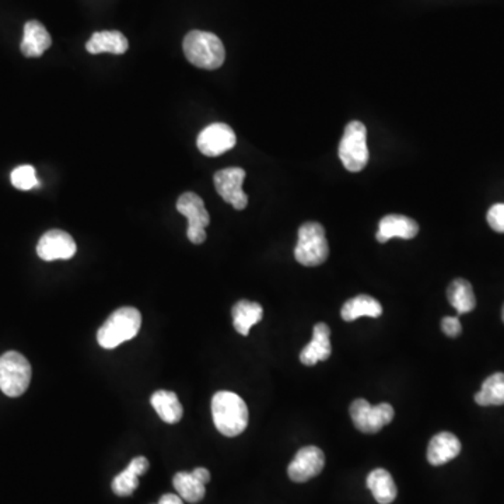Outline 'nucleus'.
Returning <instances> with one entry per match:
<instances>
[{
    "instance_id": "nucleus-1",
    "label": "nucleus",
    "mask_w": 504,
    "mask_h": 504,
    "mask_svg": "<svg viewBox=\"0 0 504 504\" xmlns=\"http://www.w3.org/2000/svg\"><path fill=\"white\" fill-rule=\"evenodd\" d=\"M212 416L216 429L226 437L241 435L248 426V408L236 392H216L212 398Z\"/></svg>"
},
{
    "instance_id": "nucleus-2",
    "label": "nucleus",
    "mask_w": 504,
    "mask_h": 504,
    "mask_svg": "<svg viewBox=\"0 0 504 504\" xmlns=\"http://www.w3.org/2000/svg\"><path fill=\"white\" fill-rule=\"evenodd\" d=\"M183 48L186 59L200 69H219L226 60L222 40L208 31H189L184 38Z\"/></svg>"
},
{
    "instance_id": "nucleus-3",
    "label": "nucleus",
    "mask_w": 504,
    "mask_h": 504,
    "mask_svg": "<svg viewBox=\"0 0 504 504\" xmlns=\"http://www.w3.org/2000/svg\"><path fill=\"white\" fill-rule=\"evenodd\" d=\"M142 327V315L135 307L115 310L97 332V342L104 349H115L123 342L138 335Z\"/></svg>"
},
{
    "instance_id": "nucleus-4",
    "label": "nucleus",
    "mask_w": 504,
    "mask_h": 504,
    "mask_svg": "<svg viewBox=\"0 0 504 504\" xmlns=\"http://www.w3.org/2000/svg\"><path fill=\"white\" fill-rule=\"evenodd\" d=\"M329 256L326 230L317 222H307L299 229V240L295 248V258L304 266H319Z\"/></svg>"
},
{
    "instance_id": "nucleus-5",
    "label": "nucleus",
    "mask_w": 504,
    "mask_h": 504,
    "mask_svg": "<svg viewBox=\"0 0 504 504\" xmlns=\"http://www.w3.org/2000/svg\"><path fill=\"white\" fill-rule=\"evenodd\" d=\"M31 365L21 353L6 352L0 356V390L7 397H21L31 382Z\"/></svg>"
},
{
    "instance_id": "nucleus-6",
    "label": "nucleus",
    "mask_w": 504,
    "mask_h": 504,
    "mask_svg": "<svg viewBox=\"0 0 504 504\" xmlns=\"http://www.w3.org/2000/svg\"><path fill=\"white\" fill-rule=\"evenodd\" d=\"M339 159L350 173H358L367 166V130L362 122L352 121L346 125L339 143Z\"/></svg>"
},
{
    "instance_id": "nucleus-7",
    "label": "nucleus",
    "mask_w": 504,
    "mask_h": 504,
    "mask_svg": "<svg viewBox=\"0 0 504 504\" xmlns=\"http://www.w3.org/2000/svg\"><path fill=\"white\" fill-rule=\"evenodd\" d=\"M349 412L355 428L367 435L382 430L395 415L394 408L387 402L373 406L366 399H355Z\"/></svg>"
},
{
    "instance_id": "nucleus-8",
    "label": "nucleus",
    "mask_w": 504,
    "mask_h": 504,
    "mask_svg": "<svg viewBox=\"0 0 504 504\" xmlns=\"http://www.w3.org/2000/svg\"><path fill=\"white\" fill-rule=\"evenodd\" d=\"M177 210L188 220L186 236L193 244L206 241V227L209 226L210 216L206 210L205 202L200 195L185 193L177 201Z\"/></svg>"
},
{
    "instance_id": "nucleus-9",
    "label": "nucleus",
    "mask_w": 504,
    "mask_h": 504,
    "mask_svg": "<svg viewBox=\"0 0 504 504\" xmlns=\"http://www.w3.org/2000/svg\"><path fill=\"white\" fill-rule=\"evenodd\" d=\"M246 179V171L240 167L220 169L215 174L216 191L224 202L237 210L246 209L248 206V196L242 191V183Z\"/></svg>"
},
{
    "instance_id": "nucleus-10",
    "label": "nucleus",
    "mask_w": 504,
    "mask_h": 504,
    "mask_svg": "<svg viewBox=\"0 0 504 504\" xmlns=\"http://www.w3.org/2000/svg\"><path fill=\"white\" fill-rule=\"evenodd\" d=\"M326 467V455L321 448L307 445L300 448L287 468V475L295 484H304L321 474Z\"/></svg>"
},
{
    "instance_id": "nucleus-11",
    "label": "nucleus",
    "mask_w": 504,
    "mask_h": 504,
    "mask_svg": "<svg viewBox=\"0 0 504 504\" xmlns=\"http://www.w3.org/2000/svg\"><path fill=\"white\" fill-rule=\"evenodd\" d=\"M236 143L237 137L234 130L222 122L206 126L196 140L200 152L208 157L220 156L236 146Z\"/></svg>"
},
{
    "instance_id": "nucleus-12",
    "label": "nucleus",
    "mask_w": 504,
    "mask_h": 504,
    "mask_svg": "<svg viewBox=\"0 0 504 504\" xmlns=\"http://www.w3.org/2000/svg\"><path fill=\"white\" fill-rule=\"evenodd\" d=\"M77 247L74 237L63 230H50L38 241L37 254L43 261L74 258Z\"/></svg>"
},
{
    "instance_id": "nucleus-13",
    "label": "nucleus",
    "mask_w": 504,
    "mask_h": 504,
    "mask_svg": "<svg viewBox=\"0 0 504 504\" xmlns=\"http://www.w3.org/2000/svg\"><path fill=\"white\" fill-rule=\"evenodd\" d=\"M331 353V329L326 322H319L312 331L311 342L300 353V362L304 366H314L328 360Z\"/></svg>"
},
{
    "instance_id": "nucleus-14",
    "label": "nucleus",
    "mask_w": 504,
    "mask_h": 504,
    "mask_svg": "<svg viewBox=\"0 0 504 504\" xmlns=\"http://www.w3.org/2000/svg\"><path fill=\"white\" fill-rule=\"evenodd\" d=\"M419 224L415 220L402 215H389L382 217L378 224L377 241L385 244L395 237L404 240L418 236Z\"/></svg>"
},
{
    "instance_id": "nucleus-15",
    "label": "nucleus",
    "mask_w": 504,
    "mask_h": 504,
    "mask_svg": "<svg viewBox=\"0 0 504 504\" xmlns=\"http://www.w3.org/2000/svg\"><path fill=\"white\" fill-rule=\"evenodd\" d=\"M461 453V441L448 431H441L431 438L428 447V461L435 467L447 464Z\"/></svg>"
},
{
    "instance_id": "nucleus-16",
    "label": "nucleus",
    "mask_w": 504,
    "mask_h": 504,
    "mask_svg": "<svg viewBox=\"0 0 504 504\" xmlns=\"http://www.w3.org/2000/svg\"><path fill=\"white\" fill-rule=\"evenodd\" d=\"M52 45V38L47 28L37 20L27 21L24 26L21 53L26 58H40Z\"/></svg>"
},
{
    "instance_id": "nucleus-17",
    "label": "nucleus",
    "mask_w": 504,
    "mask_h": 504,
    "mask_svg": "<svg viewBox=\"0 0 504 504\" xmlns=\"http://www.w3.org/2000/svg\"><path fill=\"white\" fill-rule=\"evenodd\" d=\"M149 461L146 457H135L121 474L114 478L113 491L116 496H130L139 486V476L146 474Z\"/></svg>"
},
{
    "instance_id": "nucleus-18",
    "label": "nucleus",
    "mask_w": 504,
    "mask_h": 504,
    "mask_svg": "<svg viewBox=\"0 0 504 504\" xmlns=\"http://www.w3.org/2000/svg\"><path fill=\"white\" fill-rule=\"evenodd\" d=\"M128 48H130V43L120 31H98V33H94L86 43L87 52L91 55L104 52L122 55Z\"/></svg>"
},
{
    "instance_id": "nucleus-19",
    "label": "nucleus",
    "mask_w": 504,
    "mask_h": 504,
    "mask_svg": "<svg viewBox=\"0 0 504 504\" xmlns=\"http://www.w3.org/2000/svg\"><path fill=\"white\" fill-rule=\"evenodd\" d=\"M382 314V304L374 297L367 295H356L353 299L348 300L341 310L342 319L346 322L355 321L360 317L378 319Z\"/></svg>"
},
{
    "instance_id": "nucleus-20",
    "label": "nucleus",
    "mask_w": 504,
    "mask_h": 504,
    "mask_svg": "<svg viewBox=\"0 0 504 504\" xmlns=\"http://www.w3.org/2000/svg\"><path fill=\"white\" fill-rule=\"evenodd\" d=\"M232 324L240 335L247 336L249 329L258 324L264 317L263 305L258 303L240 300L232 307Z\"/></svg>"
},
{
    "instance_id": "nucleus-21",
    "label": "nucleus",
    "mask_w": 504,
    "mask_h": 504,
    "mask_svg": "<svg viewBox=\"0 0 504 504\" xmlns=\"http://www.w3.org/2000/svg\"><path fill=\"white\" fill-rule=\"evenodd\" d=\"M150 404H152L154 411L157 412L160 419L166 421V423H169V425L178 423L181 418H183V405L179 404L178 397L173 391L159 390V391L153 392Z\"/></svg>"
},
{
    "instance_id": "nucleus-22",
    "label": "nucleus",
    "mask_w": 504,
    "mask_h": 504,
    "mask_svg": "<svg viewBox=\"0 0 504 504\" xmlns=\"http://www.w3.org/2000/svg\"><path fill=\"white\" fill-rule=\"evenodd\" d=\"M367 488L372 491L378 504H391L398 494V489L391 474L382 468H377L368 474Z\"/></svg>"
},
{
    "instance_id": "nucleus-23",
    "label": "nucleus",
    "mask_w": 504,
    "mask_h": 504,
    "mask_svg": "<svg viewBox=\"0 0 504 504\" xmlns=\"http://www.w3.org/2000/svg\"><path fill=\"white\" fill-rule=\"evenodd\" d=\"M447 299L458 314H467L476 307L474 289L471 283L465 279H455L454 282L448 286Z\"/></svg>"
},
{
    "instance_id": "nucleus-24",
    "label": "nucleus",
    "mask_w": 504,
    "mask_h": 504,
    "mask_svg": "<svg viewBox=\"0 0 504 504\" xmlns=\"http://www.w3.org/2000/svg\"><path fill=\"white\" fill-rule=\"evenodd\" d=\"M475 402L481 406L504 405V373H494L486 378L481 391L475 395Z\"/></svg>"
},
{
    "instance_id": "nucleus-25",
    "label": "nucleus",
    "mask_w": 504,
    "mask_h": 504,
    "mask_svg": "<svg viewBox=\"0 0 504 504\" xmlns=\"http://www.w3.org/2000/svg\"><path fill=\"white\" fill-rule=\"evenodd\" d=\"M173 484L179 498L188 503H200L205 498V484L198 481L193 472H178L174 476Z\"/></svg>"
},
{
    "instance_id": "nucleus-26",
    "label": "nucleus",
    "mask_w": 504,
    "mask_h": 504,
    "mask_svg": "<svg viewBox=\"0 0 504 504\" xmlns=\"http://www.w3.org/2000/svg\"><path fill=\"white\" fill-rule=\"evenodd\" d=\"M12 184L14 188L20 189V191H30L40 185L35 169L33 166H20L12 171Z\"/></svg>"
},
{
    "instance_id": "nucleus-27",
    "label": "nucleus",
    "mask_w": 504,
    "mask_h": 504,
    "mask_svg": "<svg viewBox=\"0 0 504 504\" xmlns=\"http://www.w3.org/2000/svg\"><path fill=\"white\" fill-rule=\"evenodd\" d=\"M489 226L494 232H504V203H496L488 212Z\"/></svg>"
},
{
    "instance_id": "nucleus-28",
    "label": "nucleus",
    "mask_w": 504,
    "mask_h": 504,
    "mask_svg": "<svg viewBox=\"0 0 504 504\" xmlns=\"http://www.w3.org/2000/svg\"><path fill=\"white\" fill-rule=\"evenodd\" d=\"M441 329H443L445 335L455 338V336L461 334V322H460L457 317H445V319H441Z\"/></svg>"
},
{
    "instance_id": "nucleus-29",
    "label": "nucleus",
    "mask_w": 504,
    "mask_h": 504,
    "mask_svg": "<svg viewBox=\"0 0 504 504\" xmlns=\"http://www.w3.org/2000/svg\"><path fill=\"white\" fill-rule=\"evenodd\" d=\"M193 475L198 481L202 482L203 484H209L210 474L206 468H195L193 471Z\"/></svg>"
},
{
    "instance_id": "nucleus-30",
    "label": "nucleus",
    "mask_w": 504,
    "mask_h": 504,
    "mask_svg": "<svg viewBox=\"0 0 504 504\" xmlns=\"http://www.w3.org/2000/svg\"><path fill=\"white\" fill-rule=\"evenodd\" d=\"M157 504H184L183 499L179 498L178 494L167 493L160 498Z\"/></svg>"
},
{
    "instance_id": "nucleus-31",
    "label": "nucleus",
    "mask_w": 504,
    "mask_h": 504,
    "mask_svg": "<svg viewBox=\"0 0 504 504\" xmlns=\"http://www.w3.org/2000/svg\"><path fill=\"white\" fill-rule=\"evenodd\" d=\"M501 319H503L504 321V307H503V312H501Z\"/></svg>"
}]
</instances>
